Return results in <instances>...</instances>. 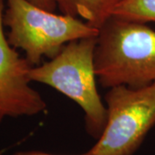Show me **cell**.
<instances>
[{"label": "cell", "instance_id": "6da1fadb", "mask_svg": "<svg viewBox=\"0 0 155 155\" xmlns=\"http://www.w3.org/2000/svg\"><path fill=\"white\" fill-rule=\"evenodd\" d=\"M95 67L105 88L155 83V31L144 23L111 17L99 29Z\"/></svg>", "mask_w": 155, "mask_h": 155}, {"label": "cell", "instance_id": "5b68a950", "mask_svg": "<svg viewBox=\"0 0 155 155\" xmlns=\"http://www.w3.org/2000/svg\"><path fill=\"white\" fill-rule=\"evenodd\" d=\"M5 0H0V124L6 117L33 116L48 104L30 85L28 72L33 66L8 41L3 21Z\"/></svg>", "mask_w": 155, "mask_h": 155}, {"label": "cell", "instance_id": "8992f818", "mask_svg": "<svg viewBox=\"0 0 155 155\" xmlns=\"http://www.w3.org/2000/svg\"><path fill=\"white\" fill-rule=\"evenodd\" d=\"M62 14L77 17L100 29L122 0H54Z\"/></svg>", "mask_w": 155, "mask_h": 155}, {"label": "cell", "instance_id": "3957f363", "mask_svg": "<svg viewBox=\"0 0 155 155\" xmlns=\"http://www.w3.org/2000/svg\"><path fill=\"white\" fill-rule=\"evenodd\" d=\"M3 21L5 28H9V43L22 50L33 67L41 64L45 57L54 58L70 41L99 34V29L79 18L57 15L28 0H5Z\"/></svg>", "mask_w": 155, "mask_h": 155}, {"label": "cell", "instance_id": "ba28073f", "mask_svg": "<svg viewBox=\"0 0 155 155\" xmlns=\"http://www.w3.org/2000/svg\"><path fill=\"white\" fill-rule=\"evenodd\" d=\"M28 1L34 4L35 5L49 11H54L57 7L54 0H28Z\"/></svg>", "mask_w": 155, "mask_h": 155}, {"label": "cell", "instance_id": "30bf717a", "mask_svg": "<svg viewBox=\"0 0 155 155\" xmlns=\"http://www.w3.org/2000/svg\"><path fill=\"white\" fill-rule=\"evenodd\" d=\"M0 155H3V151H0Z\"/></svg>", "mask_w": 155, "mask_h": 155}, {"label": "cell", "instance_id": "52a82bcc", "mask_svg": "<svg viewBox=\"0 0 155 155\" xmlns=\"http://www.w3.org/2000/svg\"><path fill=\"white\" fill-rule=\"evenodd\" d=\"M112 17L144 24L155 22V0H122L113 11Z\"/></svg>", "mask_w": 155, "mask_h": 155}, {"label": "cell", "instance_id": "277c9868", "mask_svg": "<svg viewBox=\"0 0 155 155\" xmlns=\"http://www.w3.org/2000/svg\"><path fill=\"white\" fill-rule=\"evenodd\" d=\"M104 97L107 122L88 155H134L155 125V83L112 86Z\"/></svg>", "mask_w": 155, "mask_h": 155}, {"label": "cell", "instance_id": "7a4b0ae2", "mask_svg": "<svg viewBox=\"0 0 155 155\" xmlns=\"http://www.w3.org/2000/svg\"><path fill=\"white\" fill-rule=\"evenodd\" d=\"M97 36L68 42L54 58L32 67L28 78L74 101L84 111L86 132L97 140L105 127L107 109L97 87Z\"/></svg>", "mask_w": 155, "mask_h": 155}, {"label": "cell", "instance_id": "9c48e42d", "mask_svg": "<svg viewBox=\"0 0 155 155\" xmlns=\"http://www.w3.org/2000/svg\"><path fill=\"white\" fill-rule=\"evenodd\" d=\"M12 155H58V154H51V153H47L44 152H40V151H26V152H17ZM79 155H88L86 153L83 154Z\"/></svg>", "mask_w": 155, "mask_h": 155}]
</instances>
